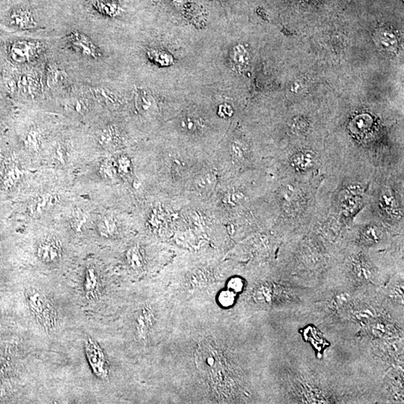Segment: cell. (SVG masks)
<instances>
[{
    "label": "cell",
    "instance_id": "cell-22",
    "mask_svg": "<svg viewBox=\"0 0 404 404\" xmlns=\"http://www.w3.org/2000/svg\"><path fill=\"white\" fill-rule=\"evenodd\" d=\"M136 105H137L138 109L142 113H148V112H151L153 109V103L151 98H150L148 95H143V94H140L137 97Z\"/></svg>",
    "mask_w": 404,
    "mask_h": 404
},
{
    "label": "cell",
    "instance_id": "cell-3",
    "mask_svg": "<svg viewBox=\"0 0 404 404\" xmlns=\"http://www.w3.org/2000/svg\"><path fill=\"white\" fill-rule=\"evenodd\" d=\"M37 255L39 259L47 264L57 262L62 255V246L56 238H48L38 246Z\"/></svg>",
    "mask_w": 404,
    "mask_h": 404
},
{
    "label": "cell",
    "instance_id": "cell-25",
    "mask_svg": "<svg viewBox=\"0 0 404 404\" xmlns=\"http://www.w3.org/2000/svg\"><path fill=\"white\" fill-rule=\"evenodd\" d=\"M370 124H371V119L368 115H360V116L357 117L354 121L355 128L358 130V131L367 130L370 127Z\"/></svg>",
    "mask_w": 404,
    "mask_h": 404
},
{
    "label": "cell",
    "instance_id": "cell-20",
    "mask_svg": "<svg viewBox=\"0 0 404 404\" xmlns=\"http://www.w3.org/2000/svg\"><path fill=\"white\" fill-rule=\"evenodd\" d=\"M48 83L50 87L60 84L65 81L66 74L56 66H51L48 70Z\"/></svg>",
    "mask_w": 404,
    "mask_h": 404
},
{
    "label": "cell",
    "instance_id": "cell-8",
    "mask_svg": "<svg viewBox=\"0 0 404 404\" xmlns=\"http://www.w3.org/2000/svg\"><path fill=\"white\" fill-rule=\"evenodd\" d=\"M84 290L88 297H95L99 290V276L95 267H89L85 276Z\"/></svg>",
    "mask_w": 404,
    "mask_h": 404
},
{
    "label": "cell",
    "instance_id": "cell-11",
    "mask_svg": "<svg viewBox=\"0 0 404 404\" xmlns=\"http://www.w3.org/2000/svg\"><path fill=\"white\" fill-rule=\"evenodd\" d=\"M118 134L113 126H107L103 128L98 135V143L103 147H111L117 143Z\"/></svg>",
    "mask_w": 404,
    "mask_h": 404
},
{
    "label": "cell",
    "instance_id": "cell-30",
    "mask_svg": "<svg viewBox=\"0 0 404 404\" xmlns=\"http://www.w3.org/2000/svg\"><path fill=\"white\" fill-rule=\"evenodd\" d=\"M55 156H56V159L59 162H65V152L63 147H59V148H56Z\"/></svg>",
    "mask_w": 404,
    "mask_h": 404
},
{
    "label": "cell",
    "instance_id": "cell-18",
    "mask_svg": "<svg viewBox=\"0 0 404 404\" xmlns=\"http://www.w3.org/2000/svg\"><path fill=\"white\" fill-rule=\"evenodd\" d=\"M127 261L129 265L133 269H139L143 264V258L139 247H133L127 251Z\"/></svg>",
    "mask_w": 404,
    "mask_h": 404
},
{
    "label": "cell",
    "instance_id": "cell-16",
    "mask_svg": "<svg viewBox=\"0 0 404 404\" xmlns=\"http://www.w3.org/2000/svg\"><path fill=\"white\" fill-rule=\"evenodd\" d=\"M248 52L241 45L235 47L234 50V62L239 69H244L249 64Z\"/></svg>",
    "mask_w": 404,
    "mask_h": 404
},
{
    "label": "cell",
    "instance_id": "cell-33",
    "mask_svg": "<svg viewBox=\"0 0 404 404\" xmlns=\"http://www.w3.org/2000/svg\"><path fill=\"white\" fill-rule=\"evenodd\" d=\"M305 123L304 122V121L301 122V121H300V120L296 121L294 125H293V128L295 130H298V131H302V130H304V128H305Z\"/></svg>",
    "mask_w": 404,
    "mask_h": 404
},
{
    "label": "cell",
    "instance_id": "cell-29",
    "mask_svg": "<svg viewBox=\"0 0 404 404\" xmlns=\"http://www.w3.org/2000/svg\"><path fill=\"white\" fill-rule=\"evenodd\" d=\"M229 287L234 291H239L242 289L243 283L241 279H233L229 282Z\"/></svg>",
    "mask_w": 404,
    "mask_h": 404
},
{
    "label": "cell",
    "instance_id": "cell-19",
    "mask_svg": "<svg viewBox=\"0 0 404 404\" xmlns=\"http://www.w3.org/2000/svg\"><path fill=\"white\" fill-rule=\"evenodd\" d=\"M217 178L213 173L201 174L197 178L195 185L202 191L209 190L215 186Z\"/></svg>",
    "mask_w": 404,
    "mask_h": 404
},
{
    "label": "cell",
    "instance_id": "cell-12",
    "mask_svg": "<svg viewBox=\"0 0 404 404\" xmlns=\"http://www.w3.org/2000/svg\"><path fill=\"white\" fill-rule=\"evenodd\" d=\"M33 48L27 42H18L12 48V56L17 62H23L30 57Z\"/></svg>",
    "mask_w": 404,
    "mask_h": 404
},
{
    "label": "cell",
    "instance_id": "cell-26",
    "mask_svg": "<svg viewBox=\"0 0 404 404\" xmlns=\"http://www.w3.org/2000/svg\"><path fill=\"white\" fill-rule=\"evenodd\" d=\"M234 300H235V297H234L233 293L230 292V291H224L220 294V303L225 306H229L232 305L234 303Z\"/></svg>",
    "mask_w": 404,
    "mask_h": 404
},
{
    "label": "cell",
    "instance_id": "cell-24",
    "mask_svg": "<svg viewBox=\"0 0 404 404\" xmlns=\"http://www.w3.org/2000/svg\"><path fill=\"white\" fill-rule=\"evenodd\" d=\"M94 95L99 101L104 102L106 103H114L115 101V98L112 92H109L106 89L98 88L93 90Z\"/></svg>",
    "mask_w": 404,
    "mask_h": 404
},
{
    "label": "cell",
    "instance_id": "cell-34",
    "mask_svg": "<svg viewBox=\"0 0 404 404\" xmlns=\"http://www.w3.org/2000/svg\"><path fill=\"white\" fill-rule=\"evenodd\" d=\"M3 160H4V156H3V153L0 151V167H1L2 164H3Z\"/></svg>",
    "mask_w": 404,
    "mask_h": 404
},
{
    "label": "cell",
    "instance_id": "cell-17",
    "mask_svg": "<svg viewBox=\"0 0 404 404\" xmlns=\"http://www.w3.org/2000/svg\"><path fill=\"white\" fill-rule=\"evenodd\" d=\"M12 20L16 25L20 26L22 28H30L35 25L34 21L28 12L19 11L15 12L12 15Z\"/></svg>",
    "mask_w": 404,
    "mask_h": 404
},
{
    "label": "cell",
    "instance_id": "cell-10",
    "mask_svg": "<svg viewBox=\"0 0 404 404\" xmlns=\"http://www.w3.org/2000/svg\"><path fill=\"white\" fill-rule=\"evenodd\" d=\"M88 221H89V214L82 208H75L71 213L70 217V225L74 232L77 233L81 232Z\"/></svg>",
    "mask_w": 404,
    "mask_h": 404
},
{
    "label": "cell",
    "instance_id": "cell-13",
    "mask_svg": "<svg viewBox=\"0 0 404 404\" xmlns=\"http://www.w3.org/2000/svg\"><path fill=\"white\" fill-rule=\"evenodd\" d=\"M99 174L104 180H113L118 174L116 162L112 159H104L100 165Z\"/></svg>",
    "mask_w": 404,
    "mask_h": 404
},
{
    "label": "cell",
    "instance_id": "cell-31",
    "mask_svg": "<svg viewBox=\"0 0 404 404\" xmlns=\"http://www.w3.org/2000/svg\"><path fill=\"white\" fill-rule=\"evenodd\" d=\"M232 108L229 106H221L220 107V115L223 117H229L232 115Z\"/></svg>",
    "mask_w": 404,
    "mask_h": 404
},
{
    "label": "cell",
    "instance_id": "cell-7",
    "mask_svg": "<svg viewBox=\"0 0 404 404\" xmlns=\"http://www.w3.org/2000/svg\"><path fill=\"white\" fill-rule=\"evenodd\" d=\"M98 229L102 237L106 238H113L118 234V223L111 216H104L98 222Z\"/></svg>",
    "mask_w": 404,
    "mask_h": 404
},
{
    "label": "cell",
    "instance_id": "cell-14",
    "mask_svg": "<svg viewBox=\"0 0 404 404\" xmlns=\"http://www.w3.org/2000/svg\"><path fill=\"white\" fill-rule=\"evenodd\" d=\"M42 135L38 129L29 130L24 139V144L27 148L31 151H38L42 145Z\"/></svg>",
    "mask_w": 404,
    "mask_h": 404
},
{
    "label": "cell",
    "instance_id": "cell-27",
    "mask_svg": "<svg viewBox=\"0 0 404 404\" xmlns=\"http://www.w3.org/2000/svg\"><path fill=\"white\" fill-rule=\"evenodd\" d=\"M198 125H199L198 121L193 118H186L182 122L183 128L188 131H195L198 128Z\"/></svg>",
    "mask_w": 404,
    "mask_h": 404
},
{
    "label": "cell",
    "instance_id": "cell-23",
    "mask_svg": "<svg viewBox=\"0 0 404 404\" xmlns=\"http://www.w3.org/2000/svg\"><path fill=\"white\" fill-rule=\"evenodd\" d=\"M245 196L241 192H230L225 195L223 202L229 206H237L244 201Z\"/></svg>",
    "mask_w": 404,
    "mask_h": 404
},
{
    "label": "cell",
    "instance_id": "cell-2",
    "mask_svg": "<svg viewBox=\"0 0 404 404\" xmlns=\"http://www.w3.org/2000/svg\"><path fill=\"white\" fill-rule=\"evenodd\" d=\"M86 350L88 360L94 373L100 378L105 377L108 373L107 364L101 347L95 340L88 338L86 341Z\"/></svg>",
    "mask_w": 404,
    "mask_h": 404
},
{
    "label": "cell",
    "instance_id": "cell-1",
    "mask_svg": "<svg viewBox=\"0 0 404 404\" xmlns=\"http://www.w3.org/2000/svg\"><path fill=\"white\" fill-rule=\"evenodd\" d=\"M29 306L39 323L46 330L54 329L57 323V314L51 300L39 290H29L27 292Z\"/></svg>",
    "mask_w": 404,
    "mask_h": 404
},
{
    "label": "cell",
    "instance_id": "cell-9",
    "mask_svg": "<svg viewBox=\"0 0 404 404\" xmlns=\"http://www.w3.org/2000/svg\"><path fill=\"white\" fill-rule=\"evenodd\" d=\"M377 45L385 51H394L397 45L396 35L387 30H382L376 34Z\"/></svg>",
    "mask_w": 404,
    "mask_h": 404
},
{
    "label": "cell",
    "instance_id": "cell-4",
    "mask_svg": "<svg viewBox=\"0 0 404 404\" xmlns=\"http://www.w3.org/2000/svg\"><path fill=\"white\" fill-rule=\"evenodd\" d=\"M57 202L58 196L56 194H43L33 199L30 205V210L33 215H40L51 209Z\"/></svg>",
    "mask_w": 404,
    "mask_h": 404
},
{
    "label": "cell",
    "instance_id": "cell-6",
    "mask_svg": "<svg viewBox=\"0 0 404 404\" xmlns=\"http://www.w3.org/2000/svg\"><path fill=\"white\" fill-rule=\"evenodd\" d=\"M24 171L18 165H10L6 168L2 178V185L6 189L15 187L24 177Z\"/></svg>",
    "mask_w": 404,
    "mask_h": 404
},
{
    "label": "cell",
    "instance_id": "cell-28",
    "mask_svg": "<svg viewBox=\"0 0 404 404\" xmlns=\"http://www.w3.org/2000/svg\"><path fill=\"white\" fill-rule=\"evenodd\" d=\"M232 154L237 159H241L244 156V151L242 146L238 142H235L232 147Z\"/></svg>",
    "mask_w": 404,
    "mask_h": 404
},
{
    "label": "cell",
    "instance_id": "cell-5",
    "mask_svg": "<svg viewBox=\"0 0 404 404\" xmlns=\"http://www.w3.org/2000/svg\"><path fill=\"white\" fill-rule=\"evenodd\" d=\"M18 87L23 95L34 98L39 95V80L33 74H23L18 80Z\"/></svg>",
    "mask_w": 404,
    "mask_h": 404
},
{
    "label": "cell",
    "instance_id": "cell-15",
    "mask_svg": "<svg viewBox=\"0 0 404 404\" xmlns=\"http://www.w3.org/2000/svg\"><path fill=\"white\" fill-rule=\"evenodd\" d=\"M314 162V155L312 152L306 151L298 153L293 158V165L296 168L305 170L311 168Z\"/></svg>",
    "mask_w": 404,
    "mask_h": 404
},
{
    "label": "cell",
    "instance_id": "cell-32",
    "mask_svg": "<svg viewBox=\"0 0 404 404\" xmlns=\"http://www.w3.org/2000/svg\"><path fill=\"white\" fill-rule=\"evenodd\" d=\"M85 109H86V103L82 100H78L75 105L76 111L78 112H82Z\"/></svg>",
    "mask_w": 404,
    "mask_h": 404
},
{
    "label": "cell",
    "instance_id": "cell-21",
    "mask_svg": "<svg viewBox=\"0 0 404 404\" xmlns=\"http://www.w3.org/2000/svg\"><path fill=\"white\" fill-rule=\"evenodd\" d=\"M117 171L121 176H128L132 172V163L130 158L121 156L116 161Z\"/></svg>",
    "mask_w": 404,
    "mask_h": 404
}]
</instances>
